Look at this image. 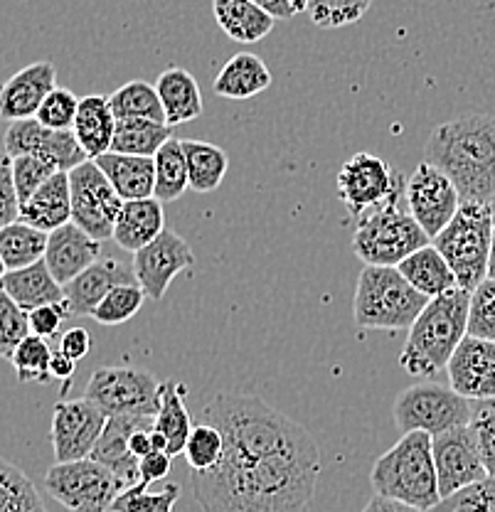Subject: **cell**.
I'll list each match as a JSON object with an SVG mask.
<instances>
[{
  "instance_id": "8d00e7d4",
  "label": "cell",
  "mask_w": 495,
  "mask_h": 512,
  "mask_svg": "<svg viewBox=\"0 0 495 512\" xmlns=\"http://www.w3.org/2000/svg\"><path fill=\"white\" fill-rule=\"evenodd\" d=\"M153 160H156V195L153 197L161 202H175L190 188L183 141L173 136Z\"/></svg>"
},
{
  "instance_id": "9f6ffc18",
  "label": "cell",
  "mask_w": 495,
  "mask_h": 512,
  "mask_svg": "<svg viewBox=\"0 0 495 512\" xmlns=\"http://www.w3.org/2000/svg\"><path fill=\"white\" fill-rule=\"evenodd\" d=\"M363 512H424V510L412 508V505H404L399 503V500L385 498V495H372V500L365 505Z\"/></svg>"
},
{
  "instance_id": "3957f363",
  "label": "cell",
  "mask_w": 495,
  "mask_h": 512,
  "mask_svg": "<svg viewBox=\"0 0 495 512\" xmlns=\"http://www.w3.org/2000/svg\"><path fill=\"white\" fill-rule=\"evenodd\" d=\"M468 311L471 293L463 288L431 298L417 323L409 328L399 352V367L414 380L434 382L449 367L456 348L468 335Z\"/></svg>"
},
{
  "instance_id": "ac0fdd59",
  "label": "cell",
  "mask_w": 495,
  "mask_h": 512,
  "mask_svg": "<svg viewBox=\"0 0 495 512\" xmlns=\"http://www.w3.org/2000/svg\"><path fill=\"white\" fill-rule=\"evenodd\" d=\"M449 387L463 399L495 402V343L466 335L449 367Z\"/></svg>"
},
{
  "instance_id": "e575fe53",
  "label": "cell",
  "mask_w": 495,
  "mask_h": 512,
  "mask_svg": "<svg viewBox=\"0 0 495 512\" xmlns=\"http://www.w3.org/2000/svg\"><path fill=\"white\" fill-rule=\"evenodd\" d=\"M185 160H188L190 190L212 192L222 185L230 158L220 146L207 141H183Z\"/></svg>"
},
{
  "instance_id": "7c38bea8",
  "label": "cell",
  "mask_w": 495,
  "mask_h": 512,
  "mask_svg": "<svg viewBox=\"0 0 495 512\" xmlns=\"http://www.w3.org/2000/svg\"><path fill=\"white\" fill-rule=\"evenodd\" d=\"M69 190H72V222L99 242L114 239V227L124 200L94 160L69 170Z\"/></svg>"
},
{
  "instance_id": "7dc6e473",
  "label": "cell",
  "mask_w": 495,
  "mask_h": 512,
  "mask_svg": "<svg viewBox=\"0 0 495 512\" xmlns=\"http://www.w3.org/2000/svg\"><path fill=\"white\" fill-rule=\"evenodd\" d=\"M60 170L55 165L45 163V160L35 158V156H18L13 158V180H15V190H18L20 197V207L35 195L52 175H57Z\"/></svg>"
},
{
  "instance_id": "8992f818",
  "label": "cell",
  "mask_w": 495,
  "mask_h": 512,
  "mask_svg": "<svg viewBox=\"0 0 495 512\" xmlns=\"http://www.w3.org/2000/svg\"><path fill=\"white\" fill-rule=\"evenodd\" d=\"M429 242L427 232L419 227L409 207L402 205V197H397L358 220L353 252L365 266H399L407 256L429 247Z\"/></svg>"
},
{
  "instance_id": "836d02e7",
  "label": "cell",
  "mask_w": 495,
  "mask_h": 512,
  "mask_svg": "<svg viewBox=\"0 0 495 512\" xmlns=\"http://www.w3.org/2000/svg\"><path fill=\"white\" fill-rule=\"evenodd\" d=\"M47 237L50 234L40 232V229L30 227V224L20 220L0 229V259H3L5 269H28V266L45 259Z\"/></svg>"
},
{
  "instance_id": "11a10c76",
  "label": "cell",
  "mask_w": 495,
  "mask_h": 512,
  "mask_svg": "<svg viewBox=\"0 0 495 512\" xmlns=\"http://www.w3.org/2000/svg\"><path fill=\"white\" fill-rule=\"evenodd\" d=\"M74 370H77V362H74L72 357H67L62 350L52 352V360H50L52 380H65V382H69L74 377Z\"/></svg>"
},
{
  "instance_id": "f35d334b",
  "label": "cell",
  "mask_w": 495,
  "mask_h": 512,
  "mask_svg": "<svg viewBox=\"0 0 495 512\" xmlns=\"http://www.w3.org/2000/svg\"><path fill=\"white\" fill-rule=\"evenodd\" d=\"M180 493L183 490L178 483H165L158 493L148 490V485L138 483L116 498L111 512H173Z\"/></svg>"
},
{
  "instance_id": "4fadbf2b",
  "label": "cell",
  "mask_w": 495,
  "mask_h": 512,
  "mask_svg": "<svg viewBox=\"0 0 495 512\" xmlns=\"http://www.w3.org/2000/svg\"><path fill=\"white\" fill-rule=\"evenodd\" d=\"M404 202L431 242L449 227L461 207L459 190L454 188V183L427 160H422L409 175Z\"/></svg>"
},
{
  "instance_id": "603a6c76",
  "label": "cell",
  "mask_w": 495,
  "mask_h": 512,
  "mask_svg": "<svg viewBox=\"0 0 495 512\" xmlns=\"http://www.w3.org/2000/svg\"><path fill=\"white\" fill-rule=\"evenodd\" d=\"M165 232L163 202L156 197L146 200L124 202L119 212V220L114 227V242L126 252L136 254Z\"/></svg>"
},
{
  "instance_id": "83f0119b",
  "label": "cell",
  "mask_w": 495,
  "mask_h": 512,
  "mask_svg": "<svg viewBox=\"0 0 495 512\" xmlns=\"http://www.w3.org/2000/svg\"><path fill=\"white\" fill-rule=\"evenodd\" d=\"M156 92L161 99L168 126L190 124L202 116V92L200 84L188 69L168 67L156 79Z\"/></svg>"
},
{
  "instance_id": "8fae6325",
  "label": "cell",
  "mask_w": 495,
  "mask_h": 512,
  "mask_svg": "<svg viewBox=\"0 0 495 512\" xmlns=\"http://www.w3.org/2000/svg\"><path fill=\"white\" fill-rule=\"evenodd\" d=\"M404 190L407 183L402 175L375 153H355L338 170V197L355 220H363L367 212L404 197Z\"/></svg>"
},
{
  "instance_id": "d590c367",
  "label": "cell",
  "mask_w": 495,
  "mask_h": 512,
  "mask_svg": "<svg viewBox=\"0 0 495 512\" xmlns=\"http://www.w3.org/2000/svg\"><path fill=\"white\" fill-rule=\"evenodd\" d=\"M109 104H111V111H114L116 121L146 119V121H156V124H168V121H165L161 99H158L156 84L133 79V82H126L124 87L116 89L114 94H109Z\"/></svg>"
},
{
  "instance_id": "db71d44e",
  "label": "cell",
  "mask_w": 495,
  "mask_h": 512,
  "mask_svg": "<svg viewBox=\"0 0 495 512\" xmlns=\"http://www.w3.org/2000/svg\"><path fill=\"white\" fill-rule=\"evenodd\" d=\"M60 350L65 352L67 357H72L74 362L84 360L92 350V338L84 328H69L65 335L60 338Z\"/></svg>"
},
{
  "instance_id": "91938a15",
  "label": "cell",
  "mask_w": 495,
  "mask_h": 512,
  "mask_svg": "<svg viewBox=\"0 0 495 512\" xmlns=\"http://www.w3.org/2000/svg\"><path fill=\"white\" fill-rule=\"evenodd\" d=\"M289 3L294 5V10H296V15H298V13H303V10H306L308 0H289Z\"/></svg>"
},
{
  "instance_id": "ab89813d",
  "label": "cell",
  "mask_w": 495,
  "mask_h": 512,
  "mask_svg": "<svg viewBox=\"0 0 495 512\" xmlns=\"http://www.w3.org/2000/svg\"><path fill=\"white\" fill-rule=\"evenodd\" d=\"M222 453H225V439H222L220 429L205 421L193 429L183 456L188 466L193 468V473H205L222 461Z\"/></svg>"
},
{
  "instance_id": "5b68a950",
  "label": "cell",
  "mask_w": 495,
  "mask_h": 512,
  "mask_svg": "<svg viewBox=\"0 0 495 512\" xmlns=\"http://www.w3.org/2000/svg\"><path fill=\"white\" fill-rule=\"evenodd\" d=\"M429 298L409 284L397 266H365L358 276L353 316L360 330H409Z\"/></svg>"
},
{
  "instance_id": "30bf717a",
  "label": "cell",
  "mask_w": 495,
  "mask_h": 512,
  "mask_svg": "<svg viewBox=\"0 0 495 512\" xmlns=\"http://www.w3.org/2000/svg\"><path fill=\"white\" fill-rule=\"evenodd\" d=\"M84 399H89L109 419L111 416H156L161 409V382L141 367H99L89 377Z\"/></svg>"
},
{
  "instance_id": "ee69618b",
  "label": "cell",
  "mask_w": 495,
  "mask_h": 512,
  "mask_svg": "<svg viewBox=\"0 0 495 512\" xmlns=\"http://www.w3.org/2000/svg\"><path fill=\"white\" fill-rule=\"evenodd\" d=\"M30 335H33L30 313H25L18 303L3 296V301H0V357L10 360L15 350L20 348V343Z\"/></svg>"
},
{
  "instance_id": "94428289",
  "label": "cell",
  "mask_w": 495,
  "mask_h": 512,
  "mask_svg": "<svg viewBox=\"0 0 495 512\" xmlns=\"http://www.w3.org/2000/svg\"><path fill=\"white\" fill-rule=\"evenodd\" d=\"M8 274V269H5V264H3V259H0V279H3V276Z\"/></svg>"
},
{
  "instance_id": "74e56055",
  "label": "cell",
  "mask_w": 495,
  "mask_h": 512,
  "mask_svg": "<svg viewBox=\"0 0 495 512\" xmlns=\"http://www.w3.org/2000/svg\"><path fill=\"white\" fill-rule=\"evenodd\" d=\"M0 512H47L33 480L5 458H0Z\"/></svg>"
},
{
  "instance_id": "9c48e42d",
  "label": "cell",
  "mask_w": 495,
  "mask_h": 512,
  "mask_svg": "<svg viewBox=\"0 0 495 512\" xmlns=\"http://www.w3.org/2000/svg\"><path fill=\"white\" fill-rule=\"evenodd\" d=\"M45 490L69 512H111L126 483L94 458L55 463L45 473Z\"/></svg>"
},
{
  "instance_id": "ba28073f",
  "label": "cell",
  "mask_w": 495,
  "mask_h": 512,
  "mask_svg": "<svg viewBox=\"0 0 495 512\" xmlns=\"http://www.w3.org/2000/svg\"><path fill=\"white\" fill-rule=\"evenodd\" d=\"M392 414L402 436L412 431L439 436L473 421L471 402L439 382H417L404 389L397 397Z\"/></svg>"
},
{
  "instance_id": "cb8c5ba5",
  "label": "cell",
  "mask_w": 495,
  "mask_h": 512,
  "mask_svg": "<svg viewBox=\"0 0 495 512\" xmlns=\"http://www.w3.org/2000/svg\"><path fill=\"white\" fill-rule=\"evenodd\" d=\"M20 222L52 234L72 222V190L69 173H57L20 207Z\"/></svg>"
},
{
  "instance_id": "1f68e13d",
  "label": "cell",
  "mask_w": 495,
  "mask_h": 512,
  "mask_svg": "<svg viewBox=\"0 0 495 512\" xmlns=\"http://www.w3.org/2000/svg\"><path fill=\"white\" fill-rule=\"evenodd\" d=\"M397 269L399 274L417 288L419 293H424L429 301L431 298H439L444 296V293L454 291V288H459V284H456V274L451 271L449 261L441 256V252L434 247V244H429V247L419 249V252L407 256Z\"/></svg>"
},
{
  "instance_id": "6f0895ef",
  "label": "cell",
  "mask_w": 495,
  "mask_h": 512,
  "mask_svg": "<svg viewBox=\"0 0 495 512\" xmlns=\"http://www.w3.org/2000/svg\"><path fill=\"white\" fill-rule=\"evenodd\" d=\"M252 3L259 5V8L266 10V13L276 20H289L296 15L294 5H291L289 0H252Z\"/></svg>"
},
{
  "instance_id": "5bb4252c",
  "label": "cell",
  "mask_w": 495,
  "mask_h": 512,
  "mask_svg": "<svg viewBox=\"0 0 495 512\" xmlns=\"http://www.w3.org/2000/svg\"><path fill=\"white\" fill-rule=\"evenodd\" d=\"M431 451H434L441 500L451 498V495L488 478L476 431H473L471 424L431 436Z\"/></svg>"
},
{
  "instance_id": "7402d4cb",
  "label": "cell",
  "mask_w": 495,
  "mask_h": 512,
  "mask_svg": "<svg viewBox=\"0 0 495 512\" xmlns=\"http://www.w3.org/2000/svg\"><path fill=\"white\" fill-rule=\"evenodd\" d=\"M146 419H153V416H111L106 421L104 434L94 446L92 456H89L99 461L101 466L109 468V471H114L116 476L124 480L126 488L141 483V473H138V463L141 461L131 453L129 439Z\"/></svg>"
},
{
  "instance_id": "52a82bcc",
  "label": "cell",
  "mask_w": 495,
  "mask_h": 512,
  "mask_svg": "<svg viewBox=\"0 0 495 512\" xmlns=\"http://www.w3.org/2000/svg\"><path fill=\"white\" fill-rule=\"evenodd\" d=\"M493 232L491 207L463 202L449 227L434 239V247L449 261L456 284L463 291L473 293L488 279Z\"/></svg>"
},
{
  "instance_id": "816d5d0a",
  "label": "cell",
  "mask_w": 495,
  "mask_h": 512,
  "mask_svg": "<svg viewBox=\"0 0 495 512\" xmlns=\"http://www.w3.org/2000/svg\"><path fill=\"white\" fill-rule=\"evenodd\" d=\"M67 318H72V308H69L65 298L62 303H50V306L35 308V311L30 313V330H33V335H37V338L52 340L60 335L62 323H65Z\"/></svg>"
},
{
  "instance_id": "44dd1931",
  "label": "cell",
  "mask_w": 495,
  "mask_h": 512,
  "mask_svg": "<svg viewBox=\"0 0 495 512\" xmlns=\"http://www.w3.org/2000/svg\"><path fill=\"white\" fill-rule=\"evenodd\" d=\"M136 284L133 269L124 261L114 259V256H104L97 264L89 266L84 274H79L72 284L65 286V298L72 308V316H89L97 311V306L114 291L116 286Z\"/></svg>"
},
{
  "instance_id": "d6a6232c",
  "label": "cell",
  "mask_w": 495,
  "mask_h": 512,
  "mask_svg": "<svg viewBox=\"0 0 495 512\" xmlns=\"http://www.w3.org/2000/svg\"><path fill=\"white\" fill-rule=\"evenodd\" d=\"M170 138H173V126L168 124H156V121L146 119H121L116 121L111 153L156 158V153Z\"/></svg>"
},
{
  "instance_id": "bcb514c9",
  "label": "cell",
  "mask_w": 495,
  "mask_h": 512,
  "mask_svg": "<svg viewBox=\"0 0 495 512\" xmlns=\"http://www.w3.org/2000/svg\"><path fill=\"white\" fill-rule=\"evenodd\" d=\"M79 101L82 99L74 92H69L65 87H57L55 92L42 101L35 119L40 121L42 126L52 128V131H72L74 121H77Z\"/></svg>"
},
{
  "instance_id": "ffe728a7",
  "label": "cell",
  "mask_w": 495,
  "mask_h": 512,
  "mask_svg": "<svg viewBox=\"0 0 495 512\" xmlns=\"http://www.w3.org/2000/svg\"><path fill=\"white\" fill-rule=\"evenodd\" d=\"M101 256V242L94 239L92 234L84 232L74 222L65 224V227L55 229L47 237V252L45 264L50 274L55 276L57 284L67 286L77 279L79 274L94 266Z\"/></svg>"
},
{
  "instance_id": "be15d7a7",
  "label": "cell",
  "mask_w": 495,
  "mask_h": 512,
  "mask_svg": "<svg viewBox=\"0 0 495 512\" xmlns=\"http://www.w3.org/2000/svg\"><path fill=\"white\" fill-rule=\"evenodd\" d=\"M3 296H5V293H3V286H0V301H3Z\"/></svg>"
},
{
  "instance_id": "9a60e30c",
  "label": "cell",
  "mask_w": 495,
  "mask_h": 512,
  "mask_svg": "<svg viewBox=\"0 0 495 512\" xmlns=\"http://www.w3.org/2000/svg\"><path fill=\"white\" fill-rule=\"evenodd\" d=\"M106 416L89 399H62L52 409V451L57 463L84 461L106 429Z\"/></svg>"
},
{
  "instance_id": "6125c7cd",
  "label": "cell",
  "mask_w": 495,
  "mask_h": 512,
  "mask_svg": "<svg viewBox=\"0 0 495 512\" xmlns=\"http://www.w3.org/2000/svg\"><path fill=\"white\" fill-rule=\"evenodd\" d=\"M488 207H491V215H493V224H495V197H493V200H491V205H488Z\"/></svg>"
},
{
  "instance_id": "2e32d148",
  "label": "cell",
  "mask_w": 495,
  "mask_h": 512,
  "mask_svg": "<svg viewBox=\"0 0 495 512\" xmlns=\"http://www.w3.org/2000/svg\"><path fill=\"white\" fill-rule=\"evenodd\" d=\"M131 269L133 276H136V284L143 288L146 298L161 301L175 276L195 269V254L178 232L165 227V232L156 242L133 254Z\"/></svg>"
},
{
  "instance_id": "f907efd6",
  "label": "cell",
  "mask_w": 495,
  "mask_h": 512,
  "mask_svg": "<svg viewBox=\"0 0 495 512\" xmlns=\"http://www.w3.org/2000/svg\"><path fill=\"white\" fill-rule=\"evenodd\" d=\"M20 220V197L13 180V158L0 153V229Z\"/></svg>"
},
{
  "instance_id": "f5cc1de1",
  "label": "cell",
  "mask_w": 495,
  "mask_h": 512,
  "mask_svg": "<svg viewBox=\"0 0 495 512\" xmlns=\"http://www.w3.org/2000/svg\"><path fill=\"white\" fill-rule=\"evenodd\" d=\"M170 458L165 451H153L148 453L146 458H141V463H138V473H141V483L143 485H151V483H158V480H163L165 476L170 473Z\"/></svg>"
},
{
  "instance_id": "681fc988",
  "label": "cell",
  "mask_w": 495,
  "mask_h": 512,
  "mask_svg": "<svg viewBox=\"0 0 495 512\" xmlns=\"http://www.w3.org/2000/svg\"><path fill=\"white\" fill-rule=\"evenodd\" d=\"M471 426L476 431L488 478H495V402H481V407L473 409Z\"/></svg>"
},
{
  "instance_id": "680465c9",
  "label": "cell",
  "mask_w": 495,
  "mask_h": 512,
  "mask_svg": "<svg viewBox=\"0 0 495 512\" xmlns=\"http://www.w3.org/2000/svg\"><path fill=\"white\" fill-rule=\"evenodd\" d=\"M488 279H495V232H493V244H491V259H488Z\"/></svg>"
},
{
  "instance_id": "60d3db41",
  "label": "cell",
  "mask_w": 495,
  "mask_h": 512,
  "mask_svg": "<svg viewBox=\"0 0 495 512\" xmlns=\"http://www.w3.org/2000/svg\"><path fill=\"white\" fill-rule=\"evenodd\" d=\"M50 360L52 350L47 345L45 338H37V335H30L20 343V348L15 350V355L10 357L15 367V375H18L20 382H40L47 384L52 380L50 375Z\"/></svg>"
},
{
  "instance_id": "7a4b0ae2",
  "label": "cell",
  "mask_w": 495,
  "mask_h": 512,
  "mask_svg": "<svg viewBox=\"0 0 495 512\" xmlns=\"http://www.w3.org/2000/svg\"><path fill=\"white\" fill-rule=\"evenodd\" d=\"M424 160L459 190L461 205H491L495 197V116L463 114L429 133Z\"/></svg>"
},
{
  "instance_id": "c3c4849f",
  "label": "cell",
  "mask_w": 495,
  "mask_h": 512,
  "mask_svg": "<svg viewBox=\"0 0 495 512\" xmlns=\"http://www.w3.org/2000/svg\"><path fill=\"white\" fill-rule=\"evenodd\" d=\"M431 512H495V478L481 480V483L441 500Z\"/></svg>"
},
{
  "instance_id": "f546056e",
  "label": "cell",
  "mask_w": 495,
  "mask_h": 512,
  "mask_svg": "<svg viewBox=\"0 0 495 512\" xmlns=\"http://www.w3.org/2000/svg\"><path fill=\"white\" fill-rule=\"evenodd\" d=\"M212 15L227 37L242 45H254L274 30L276 18L252 0H212Z\"/></svg>"
},
{
  "instance_id": "d4e9b609",
  "label": "cell",
  "mask_w": 495,
  "mask_h": 512,
  "mask_svg": "<svg viewBox=\"0 0 495 512\" xmlns=\"http://www.w3.org/2000/svg\"><path fill=\"white\" fill-rule=\"evenodd\" d=\"M101 173L109 178L114 190L124 202L146 200L156 195V160L143 156H124V153H104L94 160Z\"/></svg>"
},
{
  "instance_id": "4316f807",
  "label": "cell",
  "mask_w": 495,
  "mask_h": 512,
  "mask_svg": "<svg viewBox=\"0 0 495 512\" xmlns=\"http://www.w3.org/2000/svg\"><path fill=\"white\" fill-rule=\"evenodd\" d=\"M74 136L89 160H97L111 151L116 133V116L111 111L109 96L89 94L82 96L74 121Z\"/></svg>"
},
{
  "instance_id": "b9f144b4",
  "label": "cell",
  "mask_w": 495,
  "mask_h": 512,
  "mask_svg": "<svg viewBox=\"0 0 495 512\" xmlns=\"http://www.w3.org/2000/svg\"><path fill=\"white\" fill-rule=\"evenodd\" d=\"M370 5L372 0H308L306 13L311 15V23L318 28L335 30L363 20Z\"/></svg>"
},
{
  "instance_id": "7bdbcfd3",
  "label": "cell",
  "mask_w": 495,
  "mask_h": 512,
  "mask_svg": "<svg viewBox=\"0 0 495 512\" xmlns=\"http://www.w3.org/2000/svg\"><path fill=\"white\" fill-rule=\"evenodd\" d=\"M143 301H146V293H143V288L138 284L116 286L114 291L99 303L97 311L92 313V318L101 325L129 323V320L141 311Z\"/></svg>"
},
{
  "instance_id": "4dcf8cb0",
  "label": "cell",
  "mask_w": 495,
  "mask_h": 512,
  "mask_svg": "<svg viewBox=\"0 0 495 512\" xmlns=\"http://www.w3.org/2000/svg\"><path fill=\"white\" fill-rule=\"evenodd\" d=\"M185 397H188V387L183 382H161V409L153 416V431H158L165 439L168 456H180L195 429L185 407Z\"/></svg>"
},
{
  "instance_id": "d6986e66",
  "label": "cell",
  "mask_w": 495,
  "mask_h": 512,
  "mask_svg": "<svg viewBox=\"0 0 495 512\" xmlns=\"http://www.w3.org/2000/svg\"><path fill=\"white\" fill-rule=\"evenodd\" d=\"M57 89V67L50 60L28 64L0 87V119L18 124L35 119L42 101Z\"/></svg>"
},
{
  "instance_id": "f1b7e54d",
  "label": "cell",
  "mask_w": 495,
  "mask_h": 512,
  "mask_svg": "<svg viewBox=\"0 0 495 512\" xmlns=\"http://www.w3.org/2000/svg\"><path fill=\"white\" fill-rule=\"evenodd\" d=\"M269 84L271 72L262 57L252 55V52H239V55L230 57L225 67L220 69L212 89L222 99L244 101L262 94L264 89H269Z\"/></svg>"
},
{
  "instance_id": "6da1fadb",
  "label": "cell",
  "mask_w": 495,
  "mask_h": 512,
  "mask_svg": "<svg viewBox=\"0 0 495 512\" xmlns=\"http://www.w3.org/2000/svg\"><path fill=\"white\" fill-rule=\"evenodd\" d=\"M225 453L215 468L193 473L205 512H303L316 493L321 453L301 424L264 399L222 392L205 407Z\"/></svg>"
},
{
  "instance_id": "e0dca14e",
  "label": "cell",
  "mask_w": 495,
  "mask_h": 512,
  "mask_svg": "<svg viewBox=\"0 0 495 512\" xmlns=\"http://www.w3.org/2000/svg\"><path fill=\"white\" fill-rule=\"evenodd\" d=\"M5 153L10 158L35 156L55 165L60 173H69V170L79 168L89 160L87 153L77 143L74 131H52L37 119L18 121V124L8 126V131H5Z\"/></svg>"
},
{
  "instance_id": "f6af8a7d",
  "label": "cell",
  "mask_w": 495,
  "mask_h": 512,
  "mask_svg": "<svg viewBox=\"0 0 495 512\" xmlns=\"http://www.w3.org/2000/svg\"><path fill=\"white\" fill-rule=\"evenodd\" d=\"M468 335L495 343V279H486L471 293Z\"/></svg>"
},
{
  "instance_id": "277c9868",
  "label": "cell",
  "mask_w": 495,
  "mask_h": 512,
  "mask_svg": "<svg viewBox=\"0 0 495 512\" xmlns=\"http://www.w3.org/2000/svg\"><path fill=\"white\" fill-rule=\"evenodd\" d=\"M370 483L375 495H385L424 512L434 510L441 503V493L431 436L424 431L404 434L390 451L377 458Z\"/></svg>"
},
{
  "instance_id": "484cf974",
  "label": "cell",
  "mask_w": 495,
  "mask_h": 512,
  "mask_svg": "<svg viewBox=\"0 0 495 512\" xmlns=\"http://www.w3.org/2000/svg\"><path fill=\"white\" fill-rule=\"evenodd\" d=\"M0 286H3L5 296L18 303L25 313H33L35 308L50 306V303L65 301V286L57 284V279L47 269L45 259L28 266V269L8 271L0 279Z\"/></svg>"
}]
</instances>
